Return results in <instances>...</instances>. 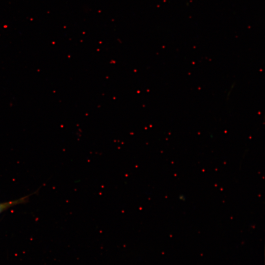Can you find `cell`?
Instances as JSON below:
<instances>
[{"label":"cell","mask_w":265,"mask_h":265,"mask_svg":"<svg viewBox=\"0 0 265 265\" xmlns=\"http://www.w3.org/2000/svg\"><path fill=\"white\" fill-rule=\"evenodd\" d=\"M25 197L18 200L0 203V213L14 205L22 203L25 200Z\"/></svg>","instance_id":"6da1fadb"}]
</instances>
